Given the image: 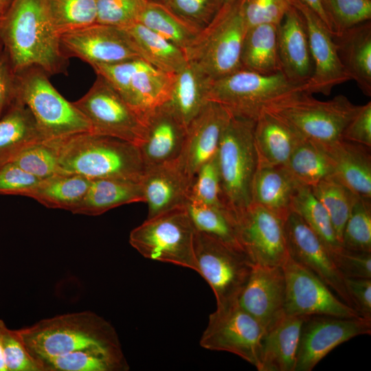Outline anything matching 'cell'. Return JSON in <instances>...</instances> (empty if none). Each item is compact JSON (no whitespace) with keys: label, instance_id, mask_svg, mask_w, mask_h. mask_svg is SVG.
<instances>
[{"label":"cell","instance_id":"27","mask_svg":"<svg viewBox=\"0 0 371 371\" xmlns=\"http://www.w3.org/2000/svg\"><path fill=\"white\" fill-rule=\"evenodd\" d=\"M304 138L277 115L263 111L255 122L257 166L283 167Z\"/></svg>","mask_w":371,"mask_h":371},{"label":"cell","instance_id":"14","mask_svg":"<svg viewBox=\"0 0 371 371\" xmlns=\"http://www.w3.org/2000/svg\"><path fill=\"white\" fill-rule=\"evenodd\" d=\"M282 268L285 278L284 313L286 315L361 317L318 277L289 256Z\"/></svg>","mask_w":371,"mask_h":371},{"label":"cell","instance_id":"28","mask_svg":"<svg viewBox=\"0 0 371 371\" xmlns=\"http://www.w3.org/2000/svg\"><path fill=\"white\" fill-rule=\"evenodd\" d=\"M333 36L341 65L361 92L371 96V21Z\"/></svg>","mask_w":371,"mask_h":371},{"label":"cell","instance_id":"1","mask_svg":"<svg viewBox=\"0 0 371 371\" xmlns=\"http://www.w3.org/2000/svg\"><path fill=\"white\" fill-rule=\"evenodd\" d=\"M0 42L15 74L30 67L47 75L66 71L68 58L44 0H11L0 19Z\"/></svg>","mask_w":371,"mask_h":371},{"label":"cell","instance_id":"23","mask_svg":"<svg viewBox=\"0 0 371 371\" xmlns=\"http://www.w3.org/2000/svg\"><path fill=\"white\" fill-rule=\"evenodd\" d=\"M278 47L281 72L289 81L304 85L313 65L304 18L292 4L278 25Z\"/></svg>","mask_w":371,"mask_h":371},{"label":"cell","instance_id":"34","mask_svg":"<svg viewBox=\"0 0 371 371\" xmlns=\"http://www.w3.org/2000/svg\"><path fill=\"white\" fill-rule=\"evenodd\" d=\"M122 28L139 57L155 67L176 74L188 62L185 52L139 22Z\"/></svg>","mask_w":371,"mask_h":371},{"label":"cell","instance_id":"53","mask_svg":"<svg viewBox=\"0 0 371 371\" xmlns=\"http://www.w3.org/2000/svg\"><path fill=\"white\" fill-rule=\"evenodd\" d=\"M341 139L371 147V102L360 105L345 127Z\"/></svg>","mask_w":371,"mask_h":371},{"label":"cell","instance_id":"31","mask_svg":"<svg viewBox=\"0 0 371 371\" xmlns=\"http://www.w3.org/2000/svg\"><path fill=\"white\" fill-rule=\"evenodd\" d=\"M137 202L144 203L141 181L98 179L91 180L83 199L71 212L98 216L113 208Z\"/></svg>","mask_w":371,"mask_h":371},{"label":"cell","instance_id":"18","mask_svg":"<svg viewBox=\"0 0 371 371\" xmlns=\"http://www.w3.org/2000/svg\"><path fill=\"white\" fill-rule=\"evenodd\" d=\"M60 43L67 58H78L91 67L140 58L124 30L109 25L95 23L62 33Z\"/></svg>","mask_w":371,"mask_h":371},{"label":"cell","instance_id":"45","mask_svg":"<svg viewBox=\"0 0 371 371\" xmlns=\"http://www.w3.org/2000/svg\"><path fill=\"white\" fill-rule=\"evenodd\" d=\"M10 162L41 180L66 173L60 166L55 151L45 141L27 146Z\"/></svg>","mask_w":371,"mask_h":371},{"label":"cell","instance_id":"26","mask_svg":"<svg viewBox=\"0 0 371 371\" xmlns=\"http://www.w3.org/2000/svg\"><path fill=\"white\" fill-rule=\"evenodd\" d=\"M306 316L284 313L264 332L259 371H295L302 324Z\"/></svg>","mask_w":371,"mask_h":371},{"label":"cell","instance_id":"12","mask_svg":"<svg viewBox=\"0 0 371 371\" xmlns=\"http://www.w3.org/2000/svg\"><path fill=\"white\" fill-rule=\"evenodd\" d=\"M74 104L89 121L91 132L137 146L142 142L144 122L102 77L98 76L87 93Z\"/></svg>","mask_w":371,"mask_h":371},{"label":"cell","instance_id":"51","mask_svg":"<svg viewBox=\"0 0 371 371\" xmlns=\"http://www.w3.org/2000/svg\"><path fill=\"white\" fill-rule=\"evenodd\" d=\"M41 181L13 162L0 166V194L27 196Z\"/></svg>","mask_w":371,"mask_h":371},{"label":"cell","instance_id":"41","mask_svg":"<svg viewBox=\"0 0 371 371\" xmlns=\"http://www.w3.org/2000/svg\"><path fill=\"white\" fill-rule=\"evenodd\" d=\"M44 5L59 34L97 23L96 0H44Z\"/></svg>","mask_w":371,"mask_h":371},{"label":"cell","instance_id":"17","mask_svg":"<svg viewBox=\"0 0 371 371\" xmlns=\"http://www.w3.org/2000/svg\"><path fill=\"white\" fill-rule=\"evenodd\" d=\"M284 232L289 256L314 273L344 302L355 309L346 289L345 278L322 239L293 212L284 221Z\"/></svg>","mask_w":371,"mask_h":371},{"label":"cell","instance_id":"5","mask_svg":"<svg viewBox=\"0 0 371 371\" xmlns=\"http://www.w3.org/2000/svg\"><path fill=\"white\" fill-rule=\"evenodd\" d=\"M255 121L232 116L216 153L222 198L235 217L251 203V186L257 168Z\"/></svg>","mask_w":371,"mask_h":371},{"label":"cell","instance_id":"4","mask_svg":"<svg viewBox=\"0 0 371 371\" xmlns=\"http://www.w3.org/2000/svg\"><path fill=\"white\" fill-rule=\"evenodd\" d=\"M303 92V86L289 81L282 72L263 75L240 69L212 79L207 100L220 104L232 116L256 121L271 106Z\"/></svg>","mask_w":371,"mask_h":371},{"label":"cell","instance_id":"32","mask_svg":"<svg viewBox=\"0 0 371 371\" xmlns=\"http://www.w3.org/2000/svg\"><path fill=\"white\" fill-rule=\"evenodd\" d=\"M45 140L29 109L16 98L0 118V166L27 146Z\"/></svg>","mask_w":371,"mask_h":371},{"label":"cell","instance_id":"30","mask_svg":"<svg viewBox=\"0 0 371 371\" xmlns=\"http://www.w3.org/2000/svg\"><path fill=\"white\" fill-rule=\"evenodd\" d=\"M212 80L201 67L190 61L175 74L167 104L186 128L207 102Z\"/></svg>","mask_w":371,"mask_h":371},{"label":"cell","instance_id":"22","mask_svg":"<svg viewBox=\"0 0 371 371\" xmlns=\"http://www.w3.org/2000/svg\"><path fill=\"white\" fill-rule=\"evenodd\" d=\"M138 146L146 169L177 161L183 150L187 128L167 103L150 113Z\"/></svg>","mask_w":371,"mask_h":371},{"label":"cell","instance_id":"25","mask_svg":"<svg viewBox=\"0 0 371 371\" xmlns=\"http://www.w3.org/2000/svg\"><path fill=\"white\" fill-rule=\"evenodd\" d=\"M320 145L330 161L332 177L358 196L371 199L370 148L342 139Z\"/></svg>","mask_w":371,"mask_h":371},{"label":"cell","instance_id":"19","mask_svg":"<svg viewBox=\"0 0 371 371\" xmlns=\"http://www.w3.org/2000/svg\"><path fill=\"white\" fill-rule=\"evenodd\" d=\"M291 2L304 18L313 65V74L303 85V92L328 95L335 87L350 80V78L339 60L332 34L321 19L297 0Z\"/></svg>","mask_w":371,"mask_h":371},{"label":"cell","instance_id":"58","mask_svg":"<svg viewBox=\"0 0 371 371\" xmlns=\"http://www.w3.org/2000/svg\"><path fill=\"white\" fill-rule=\"evenodd\" d=\"M10 1L11 0H0V5H1L5 9Z\"/></svg>","mask_w":371,"mask_h":371},{"label":"cell","instance_id":"57","mask_svg":"<svg viewBox=\"0 0 371 371\" xmlns=\"http://www.w3.org/2000/svg\"><path fill=\"white\" fill-rule=\"evenodd\" d=\"M6 326L4 321L0 319V371H7L4 361L3 348V333Z\"/></svg>","mask_w":371,"mask_h":371},{"label":"cell","instance_id":"9","mask_svg":"<svg viewBox=\"0 0 371 371\" xmlns=\"http://www.w3.org/2000/svg\"><path fill=\"white\" fill-rule=\"evenodd\" d=\"M247 29L238 0L224 5L186 53L188 60L197 65L212 79L240 69L242 47Z\"/></svg>","mask_w":371,"mask_h":371},{"label":"cell","instance_id":"40","mask_svg":"<svg viewBox=\"0 0 371 371\" xmlns=\"http://www.w3.org/2000/svg\"><path fill=\"white\" fill-rule=\"evenodd\" d=\"M291 212L297 214L322 239L330 254L341 248L330 218L311 188L298 185L294 193Z\"/></svg>","mask_w":371,"mask_h":371},{"label":"cell","instance_id":"21","mask_svg":"<svg viewBox=\"0 0 371 371\" xmlns=\"http://www.w3.org/2000/svg\"><path fill=\"white\" fill-rule=\"evenodd\" d=\"M285 278L282 266L254 265L237 302L264 332L284 313Z\"/></svg>","mask_w":371,"mask_h":371},{"label":"cell","instance_id":"46","mask_svg":"<svg viewBox=\"0 0 371 371\" xmlns=\"http://www.w3.org/2000/svg\"><path fill=\"white\" fill-rule=\"evenodd\" d=\"M188 200L226 208L222 198L216 155L203 164L196 173L190 186Z\"/></svg>","mask_w":371,"mask_h":371},{"label":"cell","instance_id":"10","mask_svg":"<svg viewBox=\"0 0 371 371\" xmlns=\"http://www.w3.org/2000/svg\"><path fill=\"white\" fill-rule=\"evenodd\" d=\"M92 67L144 123L150 113L170 100L175 74L163 71L142 58Z\"/></svg>","mask_w":371,"mask_h":371},{"label":"cell","instance_id":"6","mask_svg":"<svg viewBox=\"0 0 371 371\" xmlns=\"http://www.w3.org/2000/svg\"><path fill=\"white\" fill-rule=\"evenodd\" d=\"M16 76V98L29 109L45 140L91 132L86 117L59 93L44 71L30 67Z\"/></svg>","mask_w":371,"mask_h":371},{"label":"cell","instance_id":"47","mask_svg":"<svg viewBox=\"0 0 371 371\" xmlns=\"http://www.w3.org/2000/svg\"><path fill=\"white\" fill-rule=\"evenodd\" d=\"M146 0H96L97 23L124 27L137 20Z\"/></svg>","mask_w":371,"mask_h":371},{"label":"cell","instance_id":"44","mask_svg":"<svg viewBox=\"0 0 371 371\" xmlns=\"http://www.w3.org/2000/svg\"><path fill=\"white\" fill-rule=\"evenodd\" d=\"M321 1L331 24L333 34L371 20V0Z\"/></svg>","mask_w":371,"mask_h":371},{"label":"cell","instance_id":"42","mask_svg":"<svg viewBox=\"0 0 371 371\" xmlns=\"http://www.w3.org/2000/svg\"><path fill=\"white\" fill-rule=\"evenodd\" d=\"M311 190L326 210L341 245L344 228L359 196L333 177L322 180L311 187Z\"/></svg>","mask_w":371,"mask_h":371},{"label":"cell","instance_id":"7","mask_svg":"<svg viewBox=\"0 0 371 371\" xmlns=\"http://www.w3.org/2000/svg\"><path fill=\"white\" fill-rule=\"evenodd\" d=\"M195 231L186 207L179 208L146 218L131 232L129 243L144 258L198 273Z\"/></svg>","mask_w":371,"mask_h":371},{"label":"cell","instance_id":"39","mask_svg":"<svg viewBox=\"0 0 371 371\" xmlns=\"http://www.w3.org/2000/svg\"><path fill=\"white\" fill-rule=\"evenodd\" d=\"M283 167L297 184L311 188L333 175L330 161L321 145L305 139Z\"/></svg>","mask_w":371,"mask_h":371},{"label":"cell","instance_id":"60","mask_svg":"<svg viewBox=\"0 0 371 371\" xmlns=\"http://www.w3.org/2000/svg\"><path fill=\"white\" fill-rule=\"evenodd\" d=\"M5 10V9L1 5H0V19L2 16Z\"/></svg>","mask_w":371,"mask_h":371},{"label":"cell","instance_id":"29","mask_svg":"<svg viewBox=\"0 0 371 371\" xmlns=\"http://www.w3.org/2000/svg\"><path fill=\"white\" fill-rule=\"evenodd\" d=\"M297 184L284 167L257 166L251 186V203L271 212L284 221L291 212Z\"/></svg>","mask_w":371,"mask_h":371},{"label":"cell","instance_id":"8","mask_svg":"<svg viewBox=\"0 0 371 371\" xmlns=\"http://www.w3.org/2000/svg\"><path fill=\"white\" fill-rule=\"evenodd\" d=\"M344 95L322 101L301 92L269 107L304 139L320 144L341 139L342 133L359 109Z\"/></svg>","mask_w":371,"mask_h":371},{"label":"cell","instance_id":"11","mask_svg":"<svg viewBox=\"0 0 371 371\" xmlns=\"http://www.w3.org/2000/svg\"><path fill=\"white\" fill-rule=\"evenodd\" d=\"M194 249L198 273L212 288L216 306L236 302L254 265L247 254L196 230Z\"/></svg>","mask_w":371,"mask_h":371},{"label":"cell","instance_id":"3","mask_svg":"<svg viewBox=\"0 0 371 371\" xmlns=\"http://www.w3.org/2000/svg\"><path fill=\"white\" fill-rule=\"evenodd\" d=\"M31 355L39 361L93 346H121L114 327L89 311L58 315L17 329Z\"/></svg>","mask_w":371,"mask_h":371},{"label":"cell","instance_id":"37","mask_svg":"<svg viewBox=\"0 0 371 371\" xmlns=\"http://www.w3.org/2000/svg\"><path fill=\"white\" fill-rule=\"evenodd\" d=\"M91 180L81 175L62 173L42 179L28 194L48 208L71 212L86 194Z\"/></svg>","mask_w":371,"mask_h":371},{"label":"cell","instance_id":"16","mask_svg":"<svg viewBox=\"0 0 371 371\" xmlns=\"http://www.w3.org/2000/svg\"><path fill=\"white\" fill-rule=\"evenodd\" d=\"M240 243L254 265L282 266L289 257L284 221L251 203L236 216Z\"/></svg>","mask_w":371,"mask_h":371},{"label":"cell","instance_id":"52","mask_svg":"<svg viewBox=\"0 0 371 371\" xmlns=\"http://www.w3.org/2000/svg\"><path fill=\"white\" fill-rule=\"evenodd\" d=\"M331 256L344 278H371V252L341 247L331 254Z\"/></svg>","mask_w":371,"mask_h":371},{"label":"cell","instance_id":"56","mask_svg":"<svg viewBox=\"0 0 371 371\" xmlns=\"http://www.w3.org/2000/svg\"><path fill=\"white\" fill-rule=\"evenodd\" d=\"M312 10L323 21L330 32L333 34L330 21L324 10L321 0H297Z\"/></svg>","mask_w":371,"mask_h":371},{"label":"cell","instance_id":"13","mask_svg":"<svg viewBox=\"0 0 371 371\" xmlns=\"http://www.w3.org/2000/svg\"><path fill=\"white\" fill-rule=\"evenodd\" d=\"M263 334L260 324L236 301L216 306L210 315L200 345L207 350L234 354L258 369Z\"/></svg>","mask_w":371,"mask_h":371},{"label":"cell","instance_id":"49","mask_svg":"<svg viewBox=\"0 0 371 371\" xmlns=\"http://www.w3.org/2000/svg\"><path fill=\"white\" fill-rule=\"evenodd\" d=\"M3 348L7 371H43L41 362L29 352L16 330L5 327Z\"/></svg>","mask_w":371,"mask_h":371},{"label":"cell","instance_id":"54","mask_svg":"<svg viewBox=\"0 0 371 371\" xmlns=\"http://www.w3.org/2000/svg\"><path fill=\"white\" fill-rule=\"evenodd\" d=\"M346 287L355 310L363 318L371 319V278H345Z\"/></svg>","mask_w":371,"mask_h":371},{"label":"cell","instance_id":"55","mask_svg":"<svg viewBox=\"0 0 371 371\" xmlns=\"http://www.w3.org/2000/svg\"><path fill=\"white\" fill-rule=\"evenodd\" d=\"M16 100V76L5 53H0V118Z\"/></svg>","mask_w":371,"mask_h":371},{"label":"cell","instance_id":"15","mask_svg":"<svg viewBox=\"0 0 371 371\" xmlns=\"http://www.w3.org/2000/svg\"><path fill=\"white\" fill-rule=\"evenodd\" d=\"M371 334V319L362 317L306 316L302 326L295 371H311L339 345Z\"/></svg>","mask_w":371,"mask_h":371},{"label":"cell","instance_id":"35","mask_svg":"<svg viewBox=\"0 0 371 371\" xmlns=\"http://www.w3.org/2000/svg\"><path fill=\"white\" fill-rule=\"evenodd\" d=\"M278 25L263 23L247 29L244 38L241 69L263 75L281 72L278 47Z\"/></svg>","mask_w":371,"mask_h":371},{"label":"cell","instance_id":"61","mask_svg":"<svg viewBox=\"0 0 371 371\" xmlns=\"http://www.w3.org/2000/svg\"><path fill=\"white\" fill-rule=\"evenodd\" d=\"M236 0H224V5L230 4V3H233Z\"/></svg>","mask_w":371,"mask_h":371},{"label":"cell","instance_id":"50","mask_svg":"<svg viewBox=\"0 0 371 371\" xmlns=\"http://www.w3.org/2000/svg\"><path fill=\"white\" fill-rule=\"evenodd\" d=\"M165 4L185 20L203 30L220 12L224 0H168Z\"/></svg>","mask_w":371,"mask_h":371},{"label":"cell","instance_id":"38","mask_svg":"<svg viewBox=\"0 0 371 371\" xmlns=\"http://www.w3.org/2000/svg\"><path fill=\"white\" fill-rule=\"evenodd\" d=\"M185 207L195 230L245 252L239 241L236 217L229 210L190 200Z\"/></svg>","mask_w":371,"mask_h":371},{"label":"cell","instance_id":"24","mask_svg":"<svg viewBox=\"0 0 371 371\" xmlns=\"http://www.w3.org/2000/svg\"><path fill=\"white\" fill-rule=\"evenodd\" d=\"M141 183L147 218L185 207L188 201L191 183L177 160L146 168Z\"/></svg>","mask_w":371,"mask_h":371},{"label":"cell","instance_id":"20","mask_svg":"<svg viewBox=\"0 0 371 371\" xmlns=\"http://www.w3.org/2000/svg\"><path fill=\"white\" fill-rule=\"evenodd\" d=\"M232 117L222 105L209 100L187 126L177 162L191 184L199 168L216 155L223 132Z\"/></svg>","mask_w":371,"mask_h":371},{"label":"cell","instance_id":"48","mask_svg":"<svg viewBox=\"0 0 371 371\" xmlns=\"http://www.w3.org/2000/svg\"><path fill=\"white\" fill-rule=\"evenodd\" d=\"M238 3L248 28L263 23L279 25L291 5V0H238Z\"/></svg>","mask_w":371,"mask_h":371},{"label":"cell","instance_id":"2","mask_svg":"<svg viewBox=\"0 0 371 371\" xmlns=\"http://www.w3.org/2000/svg\"><path fill=\"white\" fill-rule=\"evenodd\" d=\"M66 173L91 180L122 179L140 181L146 171L137 146L118 138L82 132L45 140Z\"/></svg>","mask_w":371,"mask_h":371},{"label":"cell","instance_id":"33","mask_svg":"<svg viewBox=\"0 0 371 371\" xmlns=\"http://www.w3.org/2000/svg\"><path fill=\"white\" fill-rule=\"evenodd\" d=\"M43 371H126L121 346L93 345L40 361Z\"/></svg>","mask_w":371,"mask_h":371},{"label":"cell","instance_id":"43","mask_svg":"<svg viewBox=\"0 0 371 371\" xmlns=\"http://www.w3.org/2000/svg\"><path fill=\"white\" fill-rule=\"evenodd\" d=\"M342 247L371 252L370 199L359 197L355 203L344 228Z\"/></svg>","mask_w":371,"mask_h":371},{"label":"cell","instance_id":"36","mask_svg":"<svg viewBox=\"0 0 371 371\" xmlns=\"http://www.w3.org/2000/svg\"><path fill=\"white\" fill-rule=\"evenodd\" d=\"M137 22L179 47L185 54L196 43L202 31L162 3L147 1Z\"/></svg>","mask_w":371,"mask_h":371},{"label":"cell","instance_id":"59","mask_svg":"<svg viewBox=\"0 0 371 371\" xmlns=\"http://www.w3.org/2000/svg\"><path fill=\"white\" fill-rule=\"evenodd\" d=\"M148 2H156V3H166L168 0H146Z\"/></svg>","mask_w":371,"mask_h":371}]
</instances>
